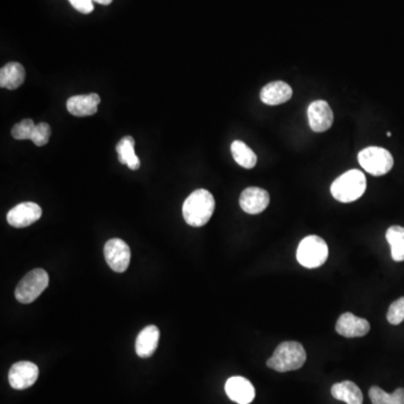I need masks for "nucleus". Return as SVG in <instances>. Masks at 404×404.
Masks as SVG:
<instances>
[{
  "label": "nucleus",
  "mask_w": 404,
  "mask_h": 404,
  "mask_svg": "<svg viewBox=\"0 0 404 404\" xmlns=\"http://www.w3.org/2000/svg\"><path fill=\"white\" fill-rule=\"evenodd\" d=\"M386 319L391 325H400L404 321V296L391 304Z\"/></svg>",
  "instance_id": "24"
},
{
  "label": "nucleus",
  "mask_w": 404,
  "mask_h": 404,
  "mask_svg": "<svg viewBox=\"0 0 404 404\" xmlns=\"http://www.w3.org/2000/svg\"><path fill=\"white\" fill-rule=\"evenodd\" d=\"M120 164H125L130 170L136 171L141 166V161L135 153V139L132 136H125L116 146Z\"/></svg>",
  "instance_id": "19"
},
{
  "label": "nucleus",
  "mask_w": 404,
  "mask_h": 404,
  "mask_svg": "<svg viewBox=\"0 0 404 404\" xmlns=\"http://www.w3.org/2000/svg\"><path fill=\"white\" fill-rule=\"evenodd\" d=\"M103 254L107 264L112 271L117 273H124L128 269L130 263V248L124 241L120 238H112L105 245Z\"/></svg>",
  "instance_id": "7"
},
{
  "label": "nucleus",
  "mask_w": 404,
  "mask_h": 404,
  "mask_svg": "<svg viewBox=\"0 0 404 404\" xmlns=\"http://www.w3.org/2000/svg\"><path fill=\"white\" fill-rule=\"evenodd\" d=\"M239 204L246 214H258L270 204V195L262 187H250L243 191Z\"/></svg>",
  "instance_id": "12"
},
{
  "label": "nucleus",
  "mask_w": 404,
  "mask_h": 404,
  "mask_svg": "<svg viewBox=\"0 0 404 404\" xmlns=\"http://www.w3.org/2000/svg\"><path fill=\"white\" fill-rule=\"evenodd\" d=\"M38 377V367L32 362H18L11 367L8 373V381L15 390H25L36 382Z\"/></svg>",
  "instance_id": "8"
},
{
  "label": "nucleus",
  "mask_w": 404,
  "mask_h": 404,
  "mask_svg": "<svg viewBox=\"0 0 404 404\" xmlns=\"http://www.w3.org/2000/svg\"><path fill=\"white\" fill-rule=\"evenodd\" d=\"M308 120L313 132L323 133L333 125L334 112L327 101L316 100L308 108Z\"/></svg>",
  "instance_id": "10"
},
{
  "label": "nucleus",
  "mask_w": 404,
  "mask_h": 404,
  "mask_svg": "<svg viewBox=\"0 0 404 404\" xmlns=\"http://www.w3.org/2000/svg\"><path fill=\"white\" fill-rule=\"evenodd\" d=\"M50 137H51V127L47 122H40L35 126L34 133H33L32 139L30 141L36 145V146H44L49 143Z\"/></svg>",
  "instance_id": "25"
},
{
  "label": "nucleus",
  "mask_w": 404,
  "mask_h": 404,
  "mask_svg": "<svg viewBox=\"0 0 404 404\" xmlns=\"http://www.w3.org/2000/svg\"><path fill=\"white\" fill-rule=\"evenodd\" d=\"M226 394L231 401L238 404H250L255 398V388L245 377L233 376L226 382Z\"/></svg>",
  "instance_id": "13"
},
{
  "label": "nucleus",
  "mask_w": 404,
  "mask_h": 404,
  "mask_svg": "<svg viewBox=\"0 0 404 404\" xmlns=\"http://www.w3.org/2000/svg\"><path fill=\"white\" fill-rule=\"evenodd\" d=\"M214 195L208 190L198 189L193 191L182 207L183 218L187 225L192 227H202L209 221L214 212Z\"/></svg>",
  "instance_id": "1"
},
{
  "label": "nucleus",
  "mask_w": 404,
  "mask_h": 404,
  "mask_svg": "<svg viewBox=\"0 0 404 404\" xmlns=\"http://www.w3.org/2000/svg\"><path fill=\"white\" fill-rule=\"evenodd\" d=\"M160 340V330L154 325H147L136 338V354L142 358H149L155 353Z\"/></svg>",
  "instance_id": "16"
},
{
  "label": "nucleus",
  "mask_w": 404,
  "mask_h": 404,
  "mask_svg": "<svg viewBox=\"0 0 404 404\" xmlns=\"http://www.w3.org/2000/svg\"><path fill=\"white\" fill-rule=\"evenodd\" d=\"M386 241L391 247V256L396 262L404 260V227L392 226L386 231Z\"/></svg>",
  "instance_id": "21"
},
{
  "label": "nucleus",
  "mask_w": 404,
  "mask_h": 404,
  "mask_svg": "<svg viewBox=\"0 0 404 404\" xmlns=\"http://www.w3.org/2000/svg\"><path fill=\"white\" fill-rule=\"evenodd\" d=\"M231 149L233 160L236 161L238 166L244 168H253L256 166L258 156L250 146L245 144L244 142L233 141Z\"/></svg>",
  "instance_id": "20"
},
{
  "label": "nucleus",
  "mask_w": 404,
  "mask_h": 404,
  "mask_svg": "<svg viewBox=\"0 0 404 404\" xmlns=\"http://www.w3.org/2000/svg\"><path fill=\"white\" fill-rule=\"evenodd\" d=\"M42 217V208L35 202H22L7 214V221L11 227H28Z\"/></svg>",
  "instance_id": "9"
},
{
  "label": "nucleus",
  "mask_w": 404,
  "mask_h": 404,
  "mask_svg": "<svg viewBox=\"0 0 404 404\" xmlns=\"http://www.w3.org/2000/svg\"><path fill=\"white\" fill-rule=\"evenodd\" d=\"M307 361V353L298 342H284L277 346L267 361V367L277 372L285 373L301 369Z\"/></svg>",
  "instance_id": "2"
},
{
  "label": "nucleus",
  "mask_w": 404,
  "mask_h": 404,
  "mask_svg": "<svg viewBox=\"0 0 404 404\" xmlns=\"http://www.w3.org/2000/svg\"><path fill=\"white\" fill-rule=\"evenodd\" d=\"M331 396L338 401L347 404H363V393L361 388L352 381L336 383L331 388Z\"/></svg>",
  "instance_id": "18"
},
{
  "label": "nucleus",
  "mask_w": 404,
  "mask_h": 404,
  "mask_svg": "<svg viewBox=\"0 0 404 404\" xmlns=\"http://www.w3.org/2000/svg\"><path fill=\"white\" fill-rule=\"evenodd\" d=\"M35 124L33 120H24L17 122L16 125L11 129V136L15 139L22 141V139H32L33 133L35 129Z\"/></svg>",
  "instance_id": "23"
},
{
  "label": "nucleus",
  "mask_w": 404,
  "mask_h": 404,
  "mask_svg": "<svg viewBox=\"0 0 404 404\" xmlns=\"http://www.w3.org/2000/svg\"><path fill=\"white\" fill-rule=\"evenodd\" d=\"M25 80V69L21 63L9 62L0 70V87L8 90L18 89Z\"/></svg>",
  "instance_id": "17"
},
{
  "label": "nucleus",
  "mask_w": 404,
  "mask_h": 404,
  "mask_svg": "<svg viewBox=\"0 0 404 404\" xmlns=\"http://www.w3.org/2000/svg\"><path fill=\"white\" fill-rule=\"evenodd\" d=\"M50 277L43 269H35L25 275L15 290V296L21 304H28L35 301L49 285Z\"/></svg>",
  "instance_id": "5"
},
{
  "label": "nucleus",
  "mask_w": 404,
  "mask_h": 404,
  "mask_svg": "<svg viewBox=\"0 0 404 404\" xmlns=\"http://www.w3.org/2000/svg\"><path fill=\"white\" fill-rule=\"evenodd\" d=\"M100 101V96L97 93L74 96L67 101V109L76 117L93 116L98 112Z\"/></svg>",
  "instance_id": "14"
},
{
  "label": "nucleus",
  "mask_w": 404,
  "mask_h": 404,
  "mask_svg": "<svg viewBox=\"0 0 404 404\" xmlns=\"http://www.w3.org/2000/svg\"><path fill=\"white\" fill-rule=\"evenodd\" d=\"M358 162L362 168L374 177H382L388 173L394 166L393 156L388 149L369 146L358 154Z\"/></svg>",
  "instance_id": "6"
},
{
  "label": "nucleus",
  "mask_w": 404,
  "mask_h": 404,
  "mask_svg": "<svg viewBox=\"0 0 404 404\" xmlns=\"http://www.w3.org/2000/svg\"><path fill=\"white\" fill-rule=\"evenodd\" d=\"M369 330H371V325L367 319L356 317L350 312H345L337 321V333L346 338L367 336Z\"/></svg>",
  "instance_id": "11"
},
{
  "label": "nucleus",
  "mask_w": 404,
  "mask_h": 404,
  "mask_svg": "<svg viewBox=\"0 0 404 404\" xmlns=\"http://www.w3.org/2000/svg\"><path fill=\"white\" fill-rule=\"evenodd\" d=\"M372 404H404V388H396L393 393H388L379 386H372L369 392Z\"/></svg>",
  "instance_id": "22"
},
{
  "label": "nucleus",
  "mask_w": 404,
  "mask_h": 404,
  "mask_svg": "<svg viewBox=\"0 0 404 404\" xmlns=\"http://www.w3.org/2000/svg\"><path fill=\"white\" fill-rule=\"evenodd\" d=\"M367 178L359 170H350L335 180L331 195L337 201L348 204L358 200L367 191Z\"/></svg>",
  "instance_id": "3"
},
{
  "label": "nucleus",
  "mask_w": 404,
  "mask_h": 404,
  "mask_svg": "<svg viewBox=\"0 0 404 404\" xmlns=\"http://www.w3.org/2000/svg\"><path fill=\"white\" fill-rule=\"evenodd\" d=\"M74 8L82 14H90L93 11V0H69Z\"/></svg>",
  "instance_id": "26"
},
{
  "label": "nucleus",
  "mask_w": 404,
  "mask_h": 404,
  "mask_svg": "<svg viewBox=\"0 0 404 404\" xmlns=\"http://www.w3.org/2000/svg\"><path fill=\"white\" fill-rule=\"evenodd\" d=\"M95 3L100 4V5H109V4L112 3V0H93Z\"/></svg>",
  "instance_id": "27"
},
{
  "label": "nucleus",
  "mask_w": 404,
  "mask_h": 404,
  "mask_svg": "<svg viewBox=\"0 0 404 404\" xmlns=\"http://www.w3.org/2000/svg\"><path fill=\"white\" fill-rule=\"evenodd\" d=\"M329 250L321 237L311 235L302 239L296 250V260L307 269H317L325 263Z\"/></svg>",
  "instance_id": "4"
},
{
  "label": "nucleus",
  "mask_w": 404,
  "mask_h": 404,
  "mask_svg": "<svg viewBox=\"0 0 404 404\" xmlns=\"http://www.w3.org/2000/svg\"><path fill=\"white\" fill-rule=\"evenodd\" d=\"M292 93V88L287 82H271L260 91V100L269 106H277L290 100Z\"/></svg>",
  "instance_id": "15"
}]
</instances>
